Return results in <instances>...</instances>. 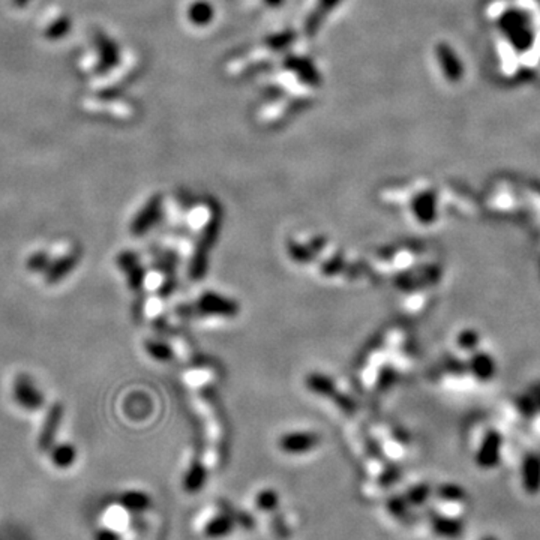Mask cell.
<instances>
[{
    "label": "cell",
    "mask_w": 540,
    "mask_h": 540,
    "mask_svg": "<svg viewBox=\"0 0 540 540\" xmlns=\"http://www.w3.org/2000/svg\"><path fill=\"white\" fill-rule=\"evenodd\" d=\"M12 393L16 403L27 410V411H36L43 408L46 404L44 393L39 391V387L33 383V380L26 376V374H20L16 377L12 386Z\"/></svg>",
    "instance_id": "obj_1"
},
{
    "label": "cell",
    "mask_w": 540,
    "mask_h": 540,
    "mask_svg": "<svg viewBox=\"0 0 540 540\" xmlns=\"http://www.w3.org/2000/svg\"><path fill=\"white\" fill-rule=\"evenodd\" d=\"M63 414H65V408L60 403L53 404L48 408L46 418H44V422H43V426H41L39 437H38L39 450L46 452V450L53 448L54 440H56L58 431H59V428H60L62 420H63Z\"/></svg>",
    "instance_id": "obj_2"
},
{
    "label": "cell",
    "mask_w": 540,
    "mask_h": 540,
    "mask_svg": "<svg viewBox=\"0 0 540 540\" xmlns=\"http://www.w3.org/2000/svg\"><path fill=\"white\" fill-rule=\"evenodd\" d=\"M81 258V254L78 249H71V251H66L63 255L53 258L48 269L44 272V280L47 284L54 285L63 281L69 273H73L75 268L78 266Z\"/></svg>",
    "instance_id": "obj_3"
},
{
    "label": "cell",
    "mask_w": 540,
    "mask_h": 540,
    "mask_svg": "<svg viewBox=\"0 0 540 540\" xmlns=\"http://www.w3.org/2000/svg\"><path fill=\"white\" fill-rule=\"evenodd\" d=\"M117 268L127 275V281L131 290H140L146 281V270L142 266L140 258L134 251H122L116 258Z\"/></svg>",
    "instance_id": "obj_4"
},
{
    "label": "cell",
    "mask_w": 540,
    "mask_h": 540,
    "mask_svg": "<svg viewBox=\"0 0 540 540\" xmlns=\"http://www.w3.org/2000/svg\"><path fill=\"white\" fill-rule=\"evenodd\" d=\"M318 443H320V438H318L317 434L308 431H297L282 435L280 440V448L285 453L299 455L314 450L318 446Z\"/></svg>",
    "instance_id": "obj_5"
},
{
    "label": "cell",
    "mask_w": 540,
    "mask_h": 540,
    "mask_svg": "<svg viewBox=\"0 0 540 540\" xmlns=\"http://www.w3.org/2000/svg\"><path fill=\"white\" fill-rule=\"evenodd\" d=\"M161 218V201L154 200L150 201L144 209L138 213L131 223L129 231L134 236H143V234L149 233Z\"/></svg>",
    "instance_id": "obj_6"
},
{
    "label": "cell",
    "mask_w": 540,
    "mask_h": 540,
    "mask_svg": "<svg viewBox=\"0 0 540 540\" xmlns=\"http://www.w3.org/2000/svg\"><path fill=\"white\" fill-rule=\"evenodd\" d=\"M500 448L502 440L498 435L491 434L482 443V448L477 453V464L483 468H491L497 465L498 460H500Z\"/></svg>",
    "instance_id": "obj_7"
},
{
    "label": "cell",
    "mask_w": 540,
    "mask_h": 540,
    "mask_svg": "<svg viewBox=\"0 0 540 540\" xmlns=\"http://www.w3.org/2000/svg\"><path fill=\"white\" fill-rule=\"evenodd\" d=\"M431 527L440 537L445 539H458L464 533L462 521L437 514L431 517Z\"/></svg>",
    "instance_id": "obj_8"
},
{
    "label": "cell",
    "mask_w": 540,
    "mask_h": 540,
    "mask_svg": "<svg viewBox=\"0 0 540 540\" xmlns=\"http://www.w3.org/2000/svg\"><path fill=\"white\" fill-rule=\"evenodd\" d=\"M522 483L529 494H537L540 491V460L536 456H529L524 461Z\"/></svg>",
    "instance_id": "obj_9"
},
{
    "label": "cell",
    "mask_w": 540,
    "mask_h": 540,
    "mask_svg": "<svg viewBox=\"0 0 540 540\" xmlns=\"http://www.w3.org/2000/svg\"><path fill=\"white\" fill-rule=\"evenodd\" d=\"M234 530V519L230 515H219L206 525V536L211 539L224 537Z\"/></svg>",
    "instance_id": "obj_10"
},
{
    "label": "cell",
    "mask_w": 540,
    "mask_h": 540,
    "mask_svg": "<svg viewBox=\"0 0 540 540\" xmlns=\"http://www.w3.org/2000/svg\"><path fill=\"white\" fill-rule=\"evenodd\" d=\"M51 458L58 467L71 465L75 461V448L69 443H62V445H58L53 449Z\"/></svg>",
    "instance_id": "obj_11"
},
{
    "label": "cell",
    "mask_w": 540,
    "mask_h": 540,
    "mask_svg": "<svg viewBox=\"0 0 540 540\" xmlns=\"http://www.w3.org/2000/svg\"><path fill=\"white\" fill-rule=\"evenodd\" d=\"M51 260L53 258L47 251L39 249V251H35L29 258H27L26 268L32 273H44L48 269Z\"/></svg>",
    "instance_id": "obj_12"
},
{
    "label": "cell",
    "mask_w": 540,
    "mask_h": 540,
    "mask_svg": "<svg viewBox=\"0 0 540 540\" xmlns=\"http://www.w3.org/2000/svg\"><path fill=\"white\" fill-rule=\"evenodd\" d=\"M206 482V472L201 465H194L185 477V489L191 494H196L201 489L203 483Z\"/></svg>",
    "instance_id": "obj_13"
},
{
    "label": "cell",
    "mask_w": 540,
    "mask_h": 540,
    "mask_svg": "<svg viewBox=\"0 0 540 540\" xmlns=\"http://www.w3.org/2000/svg\"><path fill=\"white\" fill-rule=\"evenodd\" d=\"M255 502H257V507L260 510L270 512V510L278 507L280 497H278V494H276L273 489H265V491H261L257 495V500Z\"/></svg>",
    "instance_id": "obj_14"
},
{
    "label": "cell",
    "mask_w": 540,
    "mask_h": 540,
    "mask_svg": "<svg viewBox=\"0 0 540 540\" xmlns=\"http://www.w3.org/2000/svg\"><path fill=\"white\" fill-rule=\"evenodd\" d=\"M429 494H431V489H429L428 485H418V487L411 488L408 492H407V497L406 500L408 502V504L411 506H420L423 504L426 500Z\"/></svg>",
    "instance_id": "obj_15"
},
{
    "label": "cell",
    "mask_w": 540,
    "mask_h": 540,
    "mask_svg": "<svg viewBox=\"0 0 540 540\" xmlns=\"http://www.w3.org/2000/svg\"><path fill=\"white\" fill-rule=\"evenodd\" d=\"M150 504L149 498L146 494L142 492H129L123 497V506L132 510H144Z\"/></svg>",
    "instance_id": "obj_16"
},
{
    "label": "cell",
    "mask_w": 540,
    "mask_h": 540,
    "mask_svg": "<svg viewBox=\"0 0 540 540\" xmlns=\"http://www.w3.org/2000/svg\"><path fill=\"white\" fill-rule=\"evenodd\" d=\"M437 494L441 500H446V502H462L465 498L464 489L456 487V485H443Z\"/></svg>",
    "instance_id": "obj_17"
},
{
    "label": "cell",
    "mask_w": 540,
    "mask_h": 540,
    "mask_svg": "<svg viewBox=\"0 0 540 540\" xmlns=\"http://www.w3.org/2000/svg\"><path fill=\"white\" fill-rule=\"evenodd\" d=\"M408 502L403 497H393L387 502V509H389L391 514L398 518V519H404L407 518L408 514Z\"/></svg>",
    "instance_id": "obj_18"
},
{
    "label": "cell",
    "mask_w": 540,
    "mask_h": 540,
    "mask_svg": "<svg viewBox=\"0 0 540 540\" xmlns=\"http://www.w3.org/2000/svg\"><path fill=\"white\" fill-rule=\"evenodd\" d=\"M146 350L152 357H155L158 360H167L171 356L170 347H167V345L159 341H149L146 344Z\"/></svg>",
    "instance_id": "obj_19"
},
{
    "label": "cell",
    "mask_w": 540,
    "mask_h": 540,
    "mask_svg": "<svg viewBox=\"0 0 540 540\" xmlns=\"http://www.w3.org/2000/svg\"><path fill=\"white\" fill-rule=\"evenodd\" d=\"M482 540H498V539L494 537V536H487V537H483Z\"/></svg>",
    "instance_id": "obj_20"
}]
</instances>
